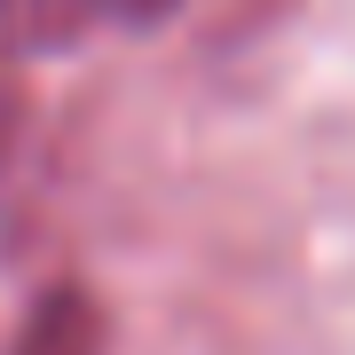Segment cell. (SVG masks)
<instances>
[{"mask_svg": "<svg viewBox=\"0 0 355 355\" xmlns=\"http://www.w3.org/2000/svg\"><path fill=\"white\" fill-rule=\"evenodd\" d=\"M8 355H111V316L87 284H48L24 308Z\"/></svg>", "mask_w": 355, "mask_h": 355, "instance_id": "cell-1", "label": "cell"}, {"mask_svg": "<svg viewBox=\"0 0 355 355\" xmlns=\"http://www.w3.org/2000/svg\"><path fill=\"white\" fill-rule=\"evenodd\" d=\"M95 24H127V0H0V55H64Z\"/></svg>", "mask_w": 355, "mask_h": 355, "instance_id": "cell-2", "label": "cell"}, {"mask_svg": "<svg viewBox=\"0 0 355 355\" xmlns=\"http://www.w3.org/2000/svg\"><path fill=\"white\" fill-rule=\"evenodd\" d=\"M16 135H24V95H16V79L0 71V174H8V158H16Z\"/></svg>", "mask_w": 355, "mask_h": 355, "instance_id": "cell-3", "label": "cell"}]
</instances>
